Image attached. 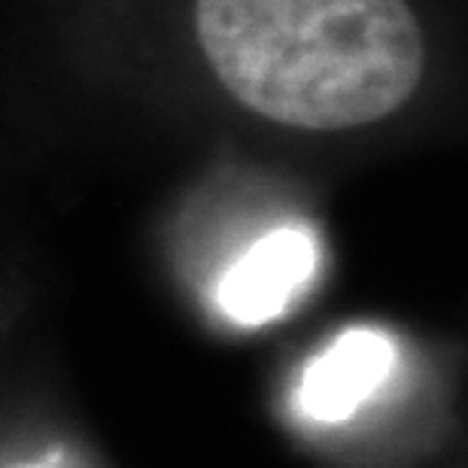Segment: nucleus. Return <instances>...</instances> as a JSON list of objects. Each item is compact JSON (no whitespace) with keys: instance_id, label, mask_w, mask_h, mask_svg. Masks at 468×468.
Here are the masks:
<instances>
[{"instance_id":"1","label":"nucleus","mask_w":468,"mask_h":468,"mask_svg":"<svg viewBox=\"0 0 468 468\" xmlns=\"http://www.w3.org/2000/svg\"><path fill=\"white\" fill-rule=\"evenodd\" d=\"M195 34L229 95L289 128L387 119L426 70L408 0H195Z\"/></svg>"},{"instance_id":"2","label":"nucleus","mask_w":468,"mask_h":468,"mask_svg":"<svg viewBox=\"0 0 468 468\" xmlns=\"http://www.w3.org/2000/svg\"><path fill=\"white\" fill-rule=\"evenodd\" d=\"M316 238L302 226H280L231 261L217 283V304L231 323L265 325L286 314L292 298L311 283Z\"/></svg>"},{"instance_id":"3","label":"nucleus","mask_w":468,"mask_h":468,"mask_svg":"<svg viewBox=\"0 0 468 468\" xmlns=\"http://www.w3.org/2000/svg\"><path fill=\"white\" fill-rule=\"evenodd\" d=\"M396 350L378 329H347L307 365L298 405L316 423H347L389 378Z\"/></svg>"}]
</instances>
